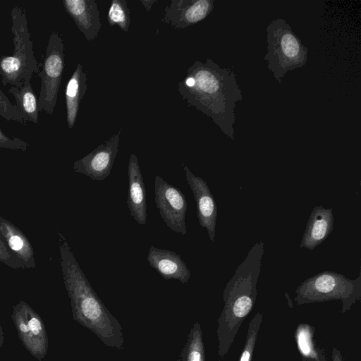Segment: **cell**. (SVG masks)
Instances as JSON below:
<instances>
[{
	"label": "cell",
	"instance_id": "cell-1",
	"mask_svg": "<svg viewBox=\"0 0 361 361\" xmlns=\"http://www.w3.org/2000/svg\"><path fill=\"white\" fill-rule=\"evenodd\" d=\"M58 234L62 275L73 319L106 345L121 350L124 343L121 324L91 286L64 236Z\"/></svg>",
	"mask_w": 361,
	"mask_h": 361
},
{
	"label": "cell",
	"instance_id": "cell-2",
	"mask_svg": "<svg viewBox=\"0 0 361 361\" xmlns=\"http://www.w3.org/2000/svg\"><path fill=\"white\" fill-rule=\"evenodd\" d=\"M263 247V243L252 247L224 290V305L217 319L216 329L221 357L227 355L242 323L255 305Z\"/></svg>",
	"mask_w": 361,
	"mask_h": 361
},
{
	"label": "cell",
	"instance_id": "cell-3",
	"mask_svg": "<svg viewBox=\"0 0 361 361\" xmlns=\"http://www.w3.org/2000/svg\"><path fill=\"white\" fill-rule=\"evenodd\" d=\"M11 17L14 47L11 55L0 56V75L3 85L21 88L25 82H30L34 73H39L42 63L37 61L34 55L25 8L13 6Z\"/></svg>",
	"mask_w": 361,
	"mask_h": 361
},
{
	"label": "cell",
	"instance_id": "cell-4",
	"mask_svg": "<svg viewBox=\"0 0 361 361\" xmlns=\"http://www.w3.org/2000/svg\"><path fill=\"white\" fill-rule=\"evenodd\" d=\"M218 67L208 60L196 61L188 68L185 78L178 84L180 97L190 106L217 121L221 107L222 84Z\"/></svg>",
	"mask_w": 361,
	"mask_h": 361
},
{
	"label": "cell",
	"instance_id": "cell-5",
	"mask_svg": "<svg viewBox=\"0 0 361 361\" xmlns=\"http://www.w3.org/2000/svg\"><path fill=\"white\" fill-rule=\"evenodd\" d=\"M297 305L339 300L341 313L350 310L361 298V277L349 279L333 271L319 273L301 283L295 290Z\"/></svg>",
	"mask_w": 361,
	"mask_h": 361
},
{
	"label": "cell",
	"instance_id": "cell-6",
	"mask_svg": "<svg viewBox=\"0 0 361 361\" xmlns=\"http://www.w3.org/2000/svg\"><path fill=\"white\" fill-rule=\"evenodd\" d=\"M41 63L42 70L37 74L41 78L39 110L51 115L56 105L65 66L64 44L58 32L52 31L50 33Z\"/></svg>",
	"mask_w": 361,
	"mask_h": 361
},
{
	"label": "cell",
	"instance_id": "cell-7",
	"mask_svg": "<svg viewBox=\"0 0 361 361\" xmlns=\"http://www.w3.org/2000/svg\"><path fill=\"white\" fill-rule=\"evenodd\" d=\"M11 319L25 348L32 357L42 361L47 354L48 336L41 316L21 300L13 307Z\"/></svg>",
	"mask_w": 361,
	"mask_h": 361
},
{
	"label": "cell",
	"instance_id": "cell-8",
	"mask_svg": "<svg viewBox=\"0 0 361 361\" xmlns=\"http://www.w3.org/2000/svg\"><path fill=\"white\" fill-rule=\"evenodd\" d=\"M155 204L166 226L173 231L185 235L187 201L183 192L161 176L154 179Z\"/></svg>",
	"mask_w": 361,
	"mask_h": 361
},
{
	"label": "cell",
	"instance_id": "cell-9",
	"mask_svg": "<svg viewBox=\"0 0 361 361\" xmlns=\"http://www.w3.org/2000/svg\"><path fill=\"white\" fill-rule=\"evenodd\" d=\"M121 128L105 142L83 158L75 161L73 168L75 172L84 174L92 180H103L111 173L116 159Z\"/></svg>",
	"mask_w": 361,
	"mask_h": 361
},
{
	"label": "cell",
	"instance_id": "cell-10",
	"mask_svg": "<svg viewBox=\"0 0 361 361\" xmlns=\"http://www.w3.org/2000/svg\"><path fill=\"white\" fill-rule=\"evenodd\" d=\"M212 8L213 1L172 0L164 10L161 22L183 29L205 18Z\"/></svg>",
	"mask_w": 361,
	"mask_h": 361
},
{
	"label": "cell",
	"instance_id": "cell-11",
	"mask_svg": "<svg viewBox=\"0 0 361 361\" xmlns=\"http://www.w3.org/2000/svg\"><path fill=\"white\" fill-rule=\"evenodd\" d=\"M186 180L191 188L197 205V218L202 228L207 229L210 240L214 242L216 233L217 207L207 182L195 176L183 165Z\"/></svg>",
	"mask_w": 361,
	"mask_h": 361
},
{
	"label": "cell",
	"instance_id": "cell-12",
	"mask_svg": "<svg viewBox=\"0 0 361 361\" xmlns=\"http://www.w3.org/2000/svg\"><path fill=\"white\" fill-rule=\"evenodd\" d=\"M66 13L88 42L95 39L101 29L99 11L94 0H63Z\"/></svg>",
	"mask_w": 361,
	"mask_h": 361
},
{
	"label": "cell",
	"instance_id": "cell-13",
	"mask_svg": "<svg viewBox=\"0 0 361 361\" xmlns=\"http://www.w3.org/2000/svg\"><path fill=\"white\" fill-rule=\"evenodd\" d=\"M128 195L127 206L132 217L141 225L147 221L146 190L137 157L131 154L128 166Z\"/></svg>",
	"mask_w": 361,
	"mask_h": 361
},
{
	"label": "cell",
	"instance_id": "cell-14",
	"mask_svg": "<svg viewBox=\"0 0 361 361\" xmlns=\"http://www.w3.org/2000/svg\"><path fill=\"white\" fill-rule=\"evenodd\" d=\"M147 259L165 280L176 279L182 283L188 282L190 271L176 252L151 246Z\"/></svg>",
	"mask_w": 361,
	"mask_h": 361
},
{
	"label": "cell",
	"instance_id": "cell-15",
	"mask_svg": "<svg viewBox=\"0 0 361 361\" xmlns=\"http://www.w3.org/2000/svg\"><path fill=\"white\" fill-rule=\"evenodd\" d=\"M333 226V209L315 207L308 219L300 247L312 250L327 238Z\"/></svg>",
	"mask_w": 361,
	"mask_h": 361
},
{
	"label": "cell",
	"instance_id": "cell-16",
	"mask_svg": "<svg viewBox=\"0 0 361 361\" xmlns=\"http://www.w3.org/2000/svg\"><path fill=\"white\" fill-rule=\"evenodd\" d=\"M0 233L10 250L21 261L25 269L36 268L34 249L30 240L20 228L1 215Z\"/></svg>",
	"mask_w": 361,
	"mask_h": 361
},
{
	"label": "cell",
	"instance_id": "cell-17",
	"mask_svg": "<svg viewBox=\"0 0 361 361\" xmlns=\"http://www.w3.org/2000/svg\"><path fill=\"white\" fill-rule=\"evenodd\" d=\"M87 74L80 63L77 66L67 82L65 91L66 121L72 129L75 125L80 102L87 90Z\"/></svg>",
	"mask_w": 361,
	"mask_h": 361
},
{
	"label": "cell",
	"instance_id": "cell-18",
	"mask_svg": "<svg viewBox=\"0 0 361 361\" xmlns=\"http://www.w3.org/2000/svg\"><path fill=\"white\" fill-rule=\"evenodd\" d=\"M8 93L13 96L16 106L25 123H39L38 99L30 82H25L21 88L11 86Z\"/></svg>",
	"mask_w": 361,
	"mask_h": 361
},
{
	"label": "cell",
	"instance_id": "cell-19",
	"mask_svg": "<svg viewBox=\"0 0 361 361\" xmlns=\"http://www.w3.org/2000/svg\"><path fill=\"white\" fill-rule=\"evenodd\" d=\"M315 327L300 323L294 331V340L302 359L327 361L324 348L314 339Z\"/></svg>",
	"mask_w": 361,
	"mask_h": 361
},
{
	"label": "cell",
	"instance_id": "cell-20",
	"mask_svg": "<svg viewBox=\"0 0 361 361\" xmlns=\"http://www.w3.org/2000/svg\"><path fill=\"white\" fill-rule=\"evenodd\" d=\"M275 52L281 61V64L288 67L300 62L304 55V51L298 39L289 31H283L274 42Z\"/></svg>",
	"mask_w": 361,
	"mask_h": 361
},
{
	"label": "cell",
	"instance_id": "cell-21",
	"mask_svg": "<svg viewBox=\"0 0 361 361\" xmlns=\"http://www.w3.org/2000/svg\"><path fill=\"white\" fill-rule=\"evenodd\" d=\"M180 361H205L202 331L199 322L194 323L190 331Z\"/></svg>",
	"mask_w": 361,
	"mask_h": 361
},
{
	"label": "cell",
	"instance_id": "cell-22",
	"mask_svg": "<svg viewBox=\"0 0 361 361\" xmlns=\"http://www.w3.org/2000/svg\"><path fill=\"white\" fill-rule=\"evenodd\" d=\"M107 21L110 26L118 25L123 32H128L130 18L126 0L111 1L107 14Z\"/></svg>",
	"mask_w": 361,
	"mask_h": 361
},
{
	"label": "cell",
	"instance_id": "cell-23",
	"mask_svg": "<svg viewBox=\"0 0 361 361\" xmlns=\"http://www.w3.org/2000/svg\"><path fill=\"white\" fill-rule=\"evenodd\" d=\"M262 319L263 314L258 312L250 322L245 342L238 361H252L255 347Z\"/></svg>",
	"mask_w": 361,
	"mask_h": 361
},
{
	"label": "cell",
	"instance_id": "cell-24",
	"mask_svg": "<svg viewBox=\"0 0 361 361\" xmlns=\"http://www.w3.org/2000/svg\"><path fill=\"white\" fill-rule=\"evenodd\" d=\"M0 116L7 121H14L25 125L17 107L13 105L8 97L0 89Z\"/></svg>",
	"mask_w": 361,
	"mask_h": 361
},
{
	"label": "cell",
	"instance_id": "cell-25",
	"mask_svg": "<svg viewBox=\"0 0 361 361\" xmlns=\"http://www.w3.org/2000/svg\"><path fill=\"white\" fill-rule=\"evenodd\" d=\"M0 262L13 269H25L21 261L10 250L1 233Z\"/></svg>",
	"mask_w": 361,
	"mask_h": 361
},
{
	"label": "cell",
	"instance_id": "cell-26",
	"mask_svg": "<svg viewBox=\"0 0 361 361\" xmlns=\"http://www.w3.org/2000/svg\"><path fill=\"white\" fill-rule=\"evenodd\" d=\"M29 145L24 140L16 137H9L0 128L1 148L26 151Z\"/></svg>",
	"mask_w": 361,
	"mask_h": 361
},
{
	"label": "cell",
	"instance_id": "cell-27",
	"mask_svg": "<svg viewBox=\"0 0 361 361\" xmlns=\"http://www.w3.org/2000/svg\"><path fill=\"white\" fill-rule=\"evenodd\" d=\"M331 358L332 361H348L343 357L340 350L336 347H333L332 348Z\"/></svg>",
	"mask_w": 361,
	"mask_h": 361
},
{
	"label": "cell",
	"instance_id": "cell-28",
	"mask_svg": "<svg viewBox=\"0 0 361 361\" xmlns=\"http://www.w3.org/2000/svg\"><path fill=\"white\" fill-rule=\"evenodd\" d=\"M140 2L143 4L146 11L147 12H149L152 4H154L155 2H157V1H154V0L142 1V0H141Z\"/></svg>",
	"mask_w": 361,
	"mask_h": 361
},
{
	"label": "cell",
	"instance_id": "cell-29",
	"mask_svg": "<svg viewBox=\"0 0 361 361\" xmlns=\"http://www.w3.org/2000/svg\"><path fill=\"white\" fill-rule=\"evenodd\" d=\"M4 343V334L3 331L2 326L0 324V350L1 349Z\"/></svg>",
	"mask_w": 361,
	"mask_h": 361
},
{
	"label": "cell",
	"instance_id": "cell-30",
	"mask_svg": "<svg viewBox=\"0 0 361 361\" xmlns=\"http://www.w3.org/2000/svg\"><path fill=\"white\" fill-rule=\"evenodd\" d=\"M302 361H317V360H308V359H302Z\"/></svg>",
	"mask_w": 361,
	"mask_h": 361
}]
</instances>
